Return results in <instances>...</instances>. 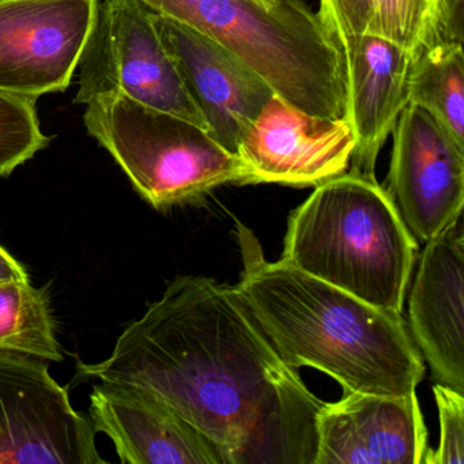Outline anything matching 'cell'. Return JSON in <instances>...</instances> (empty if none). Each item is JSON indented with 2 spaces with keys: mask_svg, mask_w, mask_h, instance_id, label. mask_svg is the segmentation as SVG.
I'll list each match as a JSON object with an SVG mask.
<instances>
[{
  "mask_svg": "<svg viewBox=\"0 0 464 464\" xmlns=\"http://www.w3.org/2000/svg\"><path fill=\"white\" fill-rule=\"evenodd\" d=\"M75 380L151 393L208 437L225 464H314L320 401L235 286L178 276Z\"/></svg>",
  "mask_w": 464,
  "mask_h": 464,
  "instance_id": "obj_1",
  "label": "cell"
},
{
  "mask_svg": "<svg viewBox=\"0 0 464 464\" xmlns=\"http://www.w3.org/2000/svg\"><path fill=\"white\" fill-rule=\"evenodd\" d=\"M243 273L235 289L293 369H317L343 392H415L425 361L401 314L384 311L289 263L268 262L256 236L237 225Z\"/></svg>",
  "mask_w": 464,
  "mask_h": 464,
  "instance_id": "obj_2",
  "label": "cell"
},
{
  "mask_svg": "<svg viewBox=\"0 0 464 464\" xmlns=\"http://www.w3.org/2000/svg\"><path fill=\"white\" fill-rule=\"evenodd\" d=\"M418 248L387 189L350 170L316 186L293 211L281 260L401 314Z\"/></svg>",
  "mask_w": 464,
  "mask_h": 464,
  "instance_id": "obj_3",
  "label": "cell"
},
{
  "mask_svg": "<svg viewBox=\"0 0 464 464\" xmlns=\"http://www.w3.org/2000/svg\"><path fill=\"white\" fill-rule=\"evenodd\" d=\"M251 67L276 96L309 115L347 118V74L339 40L303 0H140Z\"/></svg>",
  "mask_w": 464,
  "mask_h": 464,
  "instance_id": "obj_4",
  "label": "cell"
},
{
  "mask_svg": "<svg viewBox=\"0 0 464 464\" xmlns=\"http://www.w3.org/2000/svg\"><path fill=\"white\" fill-rule=\"evenodd\" d=\"M83 123L156 210L199 202L225 184H249L243 161L208 130L126 94L108 92L93 97L86 104Z\"/></svg>",
  "mask_w": 464,
  "mask_h": 464,
  "instance_id": "obj_5",
  "label": "cell"
},
{
  "mask_svg": "<svg viewBox=\"0 0 464 464\" xmlns=\"http://www.w3.org/2000/svg\"><path fill=\"white\" fill-rule=\"evenodd\" d=\"M77 70V104L118 92L208 130L162 43L156 14L140 0L100 2Z\"/></svg>",
  "mask_w": 464,
  "mask_h": 464,
  "instance_id": "obj_6",
  "label": "cell"
},
{
  "mask_svg": "<svg viewBox=\"0 0 464 464\" xmlns=\"http://www.w3.org/2000/svg\"><path fill=\"white\" fill-rule=\"evenodd\" d=\"M91 417L48 361L0 352V464H104Z\"/></svg>",
  "mask_w": 464,
  "mask_h": 464,
  "instance_id": "obj_7",
  "label": "cell"
},
{
  "mask_svg": "<svg viewBox=\"0 0 464 464\" xmlns=\"http://www.w3.org/2000/svg\"><path fill=\"white\" fill-rule=\"evenodd\" d=\"M102 0H0V91L37 100L69 89Z\"/></svg>",
  "mask_w": 464,
  "mask_h": 464,
  "instance_id": "obj_8",
  "label": "cell"
},
{
  "mask_svg": "<svg viewBox=\"0 0 464 464\" xmlns=\"http://www.w3.org/2000/svg\"><path fill=\"white\" fill-rule=\"evenodd\" d=\"M387 192L418 244L463 217L464 148L428 111L407 104L393 127Z\"/></svg>",
  "mask_w": 464,
  "mask_h": 464,
  "instance_id": "obj_9",
  "label": "cell"
},
{
  "mask_svg": "<svg viewBox=\"0 0 464 464\" xmlns=\"http://www.w3.org/2000/svg\"><path fill=\"white\" fill-rule=\"evenodd\" d=\"M354 148L349 119L309 115L274 94L244 132L236 156L249 184L305 188L347 172Z\"/></svg>",
  "mask_w": 464,
  "mask_h": 464,
  "instance_id": "obj_10",
  "label": "cell"
},
{
  "mask_svg": "<svg viewBox=\"0 0 464 464\" xmlns=\"http://www.w3.org/2000/svg\"><path fill=\"white\" fill-rule=\"evenodd\" d=\"M156 25L208 134L236 154L244 132L276 94L273 89L205 34L159 14Z\"/></svg>",
  "mask_w": 464,
  "mask_h": 464,
  "instance_id": "obj_11",
  "label": "cell"
},
{
  "mask_svg": "<svg viewBox=\"0 0 464 464\" xmlns=\"http://www.w3.org/2000/svg\"><path fill=\"white\" fill-rule=\"evenodd\" d=\"M316 433L314 464H423L429 450L415 392H343L320 407Z\"/></svg>",
  "mask_w": 464,
  "mask_h": 464,
  "instance_id": "obj_12",
  "label": "cell"
},
{
  "mask_svg": "<svg viewBox=\"0 0 464 464\" xmlns=\"http://www.w3.org/2000/svg\"><path fill=\"white\" fill-rule=\"evenodd\" d=\"M463 217L423 244L409 301L410 335L434 382L464 393Z\"/></svg>",
  "mask_w": 464,
  "mask_h": 464,
  "instance_id": "obj_13",
  "label": "cell"
},
{
  "mask_svg": "<svg viewBox=\"0 0 464 464\" xmlns=\"http://www.w3.org/2000/svg\"><path fill=\"white\" fill-rule=\"evenodd\" d=\"M319 12L339 40L346 63V116L355 137L350 170L374 178L380 150L409 104L414 55L382 37L353 34Z\"/></svg>",
  "mask_w": 464,
  "mask_h": 464,
  "instance_id": "obj_14",
  "label": "cell"
},
{
  "mask_svg": "<svg viewBox=\"0 0 464 464\" xmlns=\"http://www.w3.org/2000/svg\"><path fill=\"white\" fill-rule=\"evenodd\" d=\"M89 417L123 464H225L213 442L151 393L99 382Z\"/></svg>",
  "mask_w": 464,
  "mask_h": 464,
  "instance_id": "obj_15",
  "label": "cell"
},
{
  "mask_svg": "<svg viewBox=\"0 0 464 464\" xmlns=\"http://www.w3.org/2000/svg\"><path fill=\"white\" fill-rule=\"evenodd\" d=\"M347 31L382 37L418 56L441 42H460L463 0H319Z\"/></svg>",
  "mask_w": 464,
  "mask_h": 464,
  "instance_id": "obj_16",
  "label": "cell"
},
{
  "mask_svg": "<svg viewBox=\"0 0 464 464\" xmlns=\"http://www.w3.org/2000/svg\"><path fill=\"white\" fill-rule=\"evenodd\" d=\"M409 104L430 112L464 148L463 43L441 42L415 56Z\"/></svg>",
  "mask_w": 464,
  "mask_h": 464,
  "instance_id": "obj_17",
  "label": "cell"
},
{
  "mask_svg": "<svg viewBox=\"0 0 464 464\" xmlns=\"http://www.w3.org/2000/svg\"><path fill=\"white\" fill-rule=\"evenodd\" d=\"M0 352L63 361L47 290L31 281L0 285Z\"/></svg>",
  "mask_w": 464,
  "mask_h": 464,
  "instance_id": "obj_18",
  "label": "cell"
},
{
  "mask_svg": "<svg viewBox=\"0 0 464 464\" xmlns=\"http://www.w3.org/2000/svg\"><path fill=\"white\" fill-rule=\"evenodd\" d=\"M50 142L40 126L36 100L0 91V178L12 175Z\"/></svg>",
  "mask_w": 464,
  "mask_h": 464,
  "instance_id": "obj_19",
  "label": "cell"
},
{
  "mask_svg": "<svg viewBox=\"0 0 464 464\" xmlns=\"http://www.w3.org/2000/svg\"><path fill=\"white\" fill-rule=\"evenodd\" d=\"M440 418V444L428 450L423 464L464 463V393L434 382Z\"/></svg>",
  "mask_w": 464,
  "mask_h": 464,
  "instance_id": "obj_20",
  "label": "cell"
},
{
  "mask_svg": "<svg viewBox=\"0 0 464 464\" xmlns=\"http://www.w3.org/2000/svg\"><path fill=\"white\" fill-rule=\"evenodd\" d=\"M25 281H31L26 268L0 246V285Z\"/></svg>",
  "mask_w": 464,
  "mask_h": 464,
  "instance_id": "obj_21",
  "label": "cell"
}]
</instances>
